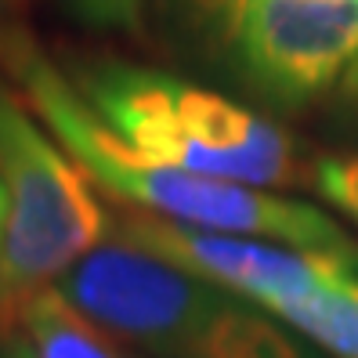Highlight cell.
I'll return each instance as SVG.
<instances>
[{
    "instance_id": "obj_1",
    "label": "cell",
    "mask_w": 358,
    "mask_h": 358,
    "mask_svg": "<svg viewBox=\"0 0 358 358\" xmlns=\"http://www.w3.org/2000/svg\"><path fill=\"white\" fill-rule=\"evenodd\" d=\"M0 62L22 87L40 123L101 192L181 228L271 239L358 271V243L326 210L304 199L264 192V188L196 178L134 152L127 141H120L105 127L87 98L76 91V83L55 66L51 55L26 29L0 26Z\"/></svg>"
},
{
    "instance_id": "obj_2",
    "label": "cell",
    "mask_w": 358,
    "mask_h": 358,
    "mask_svg": "<svg viewBox=\"0 0 358 358\" xmlns=\"http://www.w3.org/2000/svg\"><path fill=\"white\" fill-rule=\"evenodd\" d=\"M55 289L113 341L156 358H322L261 308L131 243L116 224Z\"/></svg>"
},
{
    "instance_id": "obj_3",
    "label": "cell",
    "mask_w": 358,
    "mask_h": 358,
    "mask_svg": "<svg viewBox=\"0 0 358 358\" xmlns=\"http://www.w3.org/2000/svg\"><path fill=\"white\" fill-rule=\"evenodd\" d=\"M69 80L120 141L163 166L264 192L297 174L293 141L275 123L181 76L105 58Z\"/></svg>"
},
{
    "instance_id": "obj_4",
    "label": "cell",
    "mask_w": 358,
    "mask_h": 358,
    "mask_svg": "<svg viewBox=\"0 0 358 358\" xmlns=\"http://www.w3.org/2000/svg\"><path fill=\"white\" fill-rule=\"evenodd\" d=\"M0 319L66 271L109 236V210L94 181L55 141L40 116L0 83Z\"/></svg>"
},
{
    "instance_id": "obj_5",
    "label": "cell",
    "mask_w": 358,
    "mask_h": 358,
    "mask_svg": "<svg viewBox=\"0 0 358 358\" xmlns=\"http://www.w3.org/2000/svg\"><path fill=\"white\" fill-rule=\"evenodd\" d=\"M224 18L239 73L279 109L326 94L358 58V0H239Z\"/></svg>"
},
{
    "instance_id": "obj_6",
    "label": "cell",
    "mask_w": 358,
    "mask_h": 358,
    "mask_svg": "<svg viewBox=\"0 0 358 358\" xmlns=\"http://www.w3.org/2000/svg\"><path fill=\"white\" fill-rule=\"evenodd\" d=\"M261 311L322 358H358V271L341 261H322Z\"/></svg>"
},
{
    "instance_id": "obj_7",
    "label": "cell",
    "mask_w": 358,
    "mask_h": 358,
    "mask_svg": "<svg viewBox=\"0 0 358 358\" xmlns=\"http://www.w3.org/2000/svg\"><path fill=\"white\" fill-rule=\"evenodd\" d=\"M0 329L15 341L18 358H127L120 341L83 319L55 286L18 301Z\"/></svg>"
},
{
    "instance_id": "obj_8",
    "label": "cell",
    "mask_w": 358,
    "mask_h": 358,
    "mask_svg": "<svg viewBox=\"0 0 358 358\" xmlns=\"http://www.w3.org/2000/svg\"><path fill=\"white\" fill-rule=\"evenodd\" d=\"M315 185H319L322 199L333 203L358 228V156H341V159L319 163V171H315Z\"/></svg>"
},
{
    "instance_id": "obj_9",
    "label": "cell",
    "mask_w": 358,
    "mask_h": 358,
    "mask_svg": "<svg viewBox=\"0 0 358 358\" xmlns=\"http://www.w3.org/2000/svg\"><path fill=\"white\" fill-rule=\"evenodd\" d=\"M145 0H69V11L91 29H120L134 33L141 26Z\"/></svg>"
},
{
    "instance_id": "obj_10",
    "label": "cell",
    "mask_w": 358,
    "mask_h": 358,
    "mask_svg": "<svg viewBox=\"0 0 358 358\" xmlns=\"http://www.w3.org/2000/svg\"><path fill=\"white\" fill-rule=\"evenodd\" d=\"M344 91H348V98L358 101V58H355V66H351L348 76H344Z\"/></svg>"
},
{
    "instance_id": "obj_11",
    "label": "cell",
    "mask_w": 358,
    "mask_h": 358,
    "mask_svg": "<svg viewBox=\"0 0 358 358\" xmlns=\"http://www.w3.org/2000/svg\"><path fill=\"white\" fill-rule=\"evenodd\" d=\"M0 358H18V351H15V341L0 329Z\"/></svg>"
},
{
    "instance_id": "obj_12",
    "label": "cell",
    "mask_w": 358,
    "mask_h": 358,
    "mask_svg": "<svg viewBox=\"0 0 358 358\" xmlns=\"http://www.w3.org/2000/svg\"><path fill=\"white\" fill-rule=\"evenodd\" d=\"M203 4H206V8H214V11H221V15H228L231 8L239 4V0H203Z\"/></svg>"
},
{
    "instance_id": "obj_13",
    "label": "cell",
    "mask_w": 358,
    "mask_h": 358,
    "mask_svg": "<svg viewBox=\"0 0 358 358\" xmlns=\"http://www.w3.org/2000/svg\"><path fill=\"white\" fill-rule=\"evenodd\" d=\"M0 236H4V192H0Z\"/></svg>"
},
{
    "instance_id": "obj_14",
    "label": "cell",
    "mask_w": 358,
    "mask_h": 358,
    "mask_svg": "<svg viewBox=\"0 0 358 358\" xmlns=\"http://www.w3.org/2000/svg\"><path fill=\"white\" fill-rule=\"evenodd\" d=\"M0 4H4V0H0Z\"/></svg>"
}]
</instances>
